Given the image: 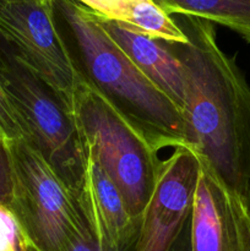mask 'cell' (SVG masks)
I'll return each instance as SVG.
<instances>
[{
	"mask_svg": "<svg viewBox=\"0 0 250 251\" xmlns=\"http://www.w3.org/2000/svg\"><path fill=\"white\" fill-rule=\"evenodd\" d=\"M188 42L169 44L185 75L186 142L239 194L250 176V87L220 48L213 24L172 15Z\"/></svg>",
	"mask_w": 250,
	"mask_h": 251,
	"instance_id": "obj_1",
	"label": "cell"
},
{
	"mask_svg": "<svg viewBox=\"0 0 250 251\" xmlns=\"http://www.w3.org/2000/svg\"><path fill=\"white\" fill-rule=\"evenodd\" d=\"M53 1L56 20L77 49L85 77L157 151L188 145L179 108L118 46L100 17L76 0Z\"/></svg>",
	"mask_w": 250,
	"mask_h": 251,
	"instance_id": "obj_2",
	"label": "cell"
},
{
	"mask_svg": "<svg viewBox=\"0 0 250 251\" xmlns=\"http://www.w3.org/2000/svg\"><path fill=\"white\" fill-rule=\"evenodd\" d=\"M73 118L82 147L115 184L130 216L140 220L158 176V151L86 77L76 92Z\"/></svg>",
	"mask_w": 250,
	"mask_h": 251,
	"instance_id": "obj_3",
	"label": "cell"
},
{
	"mask_svg": "<svg viewBox=\"0 0 250 251\" xmlns=\"http://www.w3.org/2000/svg\"><path fill=\"white\" fill-rule=\"evenodd\" d=\"M11 169L7 207L33 251H60L85 217L71 190L27 140L5 145Z\"/></svg>",
	"mask_w": 250,
	"mask_h": 251,
	"instance_id": "obj_4",
	"label": "cell"
},
{
	"mask_svg": "<svg viewBox=\"0 0 250 251\" xmlns=\"http://www.w3.org/2000/svg\"><path fill=\"white\" fill-rule=\"evenodd\" d=\"M0 80L27 132L73 191L85 167V153L71 113L0 38Z\"/></svg>",
	"mask_w": 250,
	"mask_h": 251,
	"instance_id": "obj_5",
	"label": "cell"
},
{
	"mask_svg": "<svg viewBox=\"0 0 250 251\" xmlns=\"http://www.w3.org/2000/svg\"><path fill=\"white\" fill-rule=\"evenodd\" d=\"M0 38L73 115L85 75L59 29L53 0H0Z\"/></svg>",
	"mask_w": 250,
	"mask_h": 251,
	"instance_id": "obj_6",
	"label": "cell"
},
{
	"mask_svg": "<svg viewBox=\"0 0 250 251\" xmlns=\"http://www.w3.org/2000/svg\"><path fill=\"white\" fill-rule=\"evenodd\" d=\"M189 245L190 251H250V217L243 195L201 157L189 217Z\"/></svg>",
	"mask_w": 250,
	"mask_h": 251,
	"instance_id": "obj_7",
	"label": "cell"
},
{
	"mask_svg": "<svg viewBox=\"0 0 250 251\" xmlns=\"http://www.w3.org/2000/svg\"><path fill=\"white\" fill-rule=\"evenodd\" d=\"M85 167L76 198L88 227L105 249L125 251L134 245L140 220H134L112 179L83 149Z\"/></svg>",
	"mask_w": 250,
	"mask_h": 251,
	"instance_id": "obj_8",
	"label": "cell"
},
{
	"mask_svg": "<svg viewBox=\"0 0 250 251\" xmlns=\"http://www.w3.org/2000/svg\"><path fill=\"white\" fill-rule=\"evenodd\" d=\"M102 20L105 31L132 61L173 100L183 115L185 75L181 61L168 43L127 25Z\"/></svg>",
	"mask_w": 250,
	"mask_h": 251,
	"instance_id": "obj_9",
	"label": "cell"
},
{
	"mask_svg": "<svg viewBox=\"0 0 250 251\" xmlns=\"http://www.w3.org/2000/svg\"><path fill=\"white\" fill-rule=\"evenodd\" d=\"M108 21L120 22L169 44L188 42L174 17L154 0H76Z\"/></svg>",
	"mask_w": 250,
	"mask_h": 251,
	"instance_id": "obj_10",
	"label": "cell"
},
{
	"mask_svg": "<svg viewBox=\"0 0 250 251\" xmlns=\"http://www.w3.org/2000/svg\"><path fill=\"white\" fill-rule=\"evenodd\" d=\"M168 15H188L232 29L250 43V0H154Z\"/></svg>",
	"mask_w": 250,
	"mask_h": 251,
	"instance_id": "obj_11",
	"label": "cell"
},
{
	"mask_svg": "<svg viewBox=\"0 0 250 251\" xmlns=\"http://www.w3.org/2000/svg\"><path fill=\"white\" fill-rule=\"evenodd\" d=\"M0 251H33L7 206L0 203Z\"/></svg>",
	"mask_w": 250,
	"mask_h": 251,
	"instance_id": "obj_12",
	"label": "cell"
},
{
	"mask_svg": "<svg viewBox=\"0 0 250 251\" xmlns=\"http://www.w3.org/2000/svg\"><path fill=\"white\" fill-rule=\"evenodd\" d=\"M22 139L28 141L26 130L0 80V140L4 145H7Z\"/></svg>",
	"mask_w": 250,
	"mask_h": 251,
	"instance_id": "obj_13",
	"label": "cell"
},
{
	"mask_svg": "<svg viewBox=\"0 0 250 251\" xmlns=\"http://www.w3.org/2000/svg\"><path fill=\"white\" fill-rule=\"evenodd\" d=\"M134 245H132L130 249L125 251H131ZM60 251H113L109 249H105L102 245L100 244V242L97 240V238L95 237V234L92 233V230L88 227L86 220H83V222L74 230V233L71 234V237L69 238L68 242L65 243V245L63 247V249Z\"/></svg>",
	"mask_w": 250,
	"mask_h": 251,
	"instance_id": "obj_14",
	"label": "cell"
},
{
	"mask_svg": "<svg viewBox=\"0 0 250 251\" xmlns=\"http://www.w3.org/2000/svg\"><path fill=\"white\" fill-rule=\"evenodd\" d=\"M11 199V169L6 147L0 140V203L9 206Z\"/></svg>",
	"mask_w": 250,
	"mask_h": 251,
	"instance_id": "obj_15",
	"label": "cell"
},
{
	"mask_svg": "<svg viewBox=\"0 0 250 251\" xmlns=\"http://www.w3.org/2000/svg\"><path fill=\"white\" fill-rule=\"evenodd\" d=\"M171 251H190V245H189V222Z\"/></svg>",
	"mask_w": 250,
	"mask_h": 251,
	"instance_id": "obj_16",
	"label": "cell"
},
{
	"mask_svg": "<svg viewBox=\"0 0 250 251\" xmlns=\"http://www.w3.org/2000/svg\"><path fill=\"white\" fill-rule=\"evenodd\" d=\"M243 199H244L245 206H247L248 213H249V217H250V176L249 178H248L247 184H245L244 193H243Z\"/></svg>",
	"mask_w": 250,
	"mask_h": 251,
	"instance_id": "obj_17",
	"label": "cell"
}]
</instances>
